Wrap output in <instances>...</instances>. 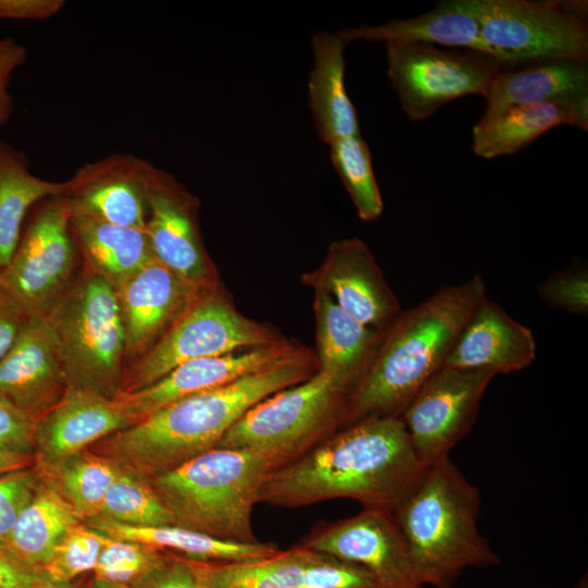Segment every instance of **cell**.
<instances>
[{"label":"cell","instance_id":"6da1fadb","mask_svg":"<svg viewBox=\"0 0 588 588\" xmlns=\"http://www.w3.org/2000/svg\"><path fill=\"white\" fill-rule=\"evenodd\" d=\"M426 468L401 417L372 416L329 434L272 469L261 486L259 502L301 507L351 499L364 509L393 512Z\"/></svg>","mask_w":588,"mask_h":588},{"label":"cell","instance_id":"7a4b0ae2","mask_svg":"<svg viewBox=\"0 0 588 588\" xmlns=\"http://www.w3.org/2000/svg\"><path fill=\"white\" fill-rule=\"evenodd\" d=\"M313 373L311 358L301 350L231 383L176 400L89 449L118 469L148 479L217 448L252 406Z\"/></svg>","mask_w":588,"mask_h":588},{"label":"cell","instance_id":"3957f363","mask_svg":"<svg viewBox=\"0 0 588 588\" xmlns=\"http://www.w3.org/2000/svg\"><path fill=\"white\" fill-rule=\"evenodd\" d=\"M480 275L442 285L427 299L400 313L380 340L367 370L345 399L342 422L395 416L444 366L454 342L486 298Z\"/></svg>","mask_w":588,"mask_h":588},{"label":"cell","instance_id":"277c9868","mask_svg":"<svg viewBox=\"0 0 588 588\" xmlns=\"http://www.w3.org/2000/svg\"><path fill=\"white\" fill-rule=\"evenodd\" d=\"M480 493L450 456L427 466L392 512L424 586L453 588L468 567L500 563L478 528Z\"/></svg>","mask_w":588,"mask_h":588},{"label":"cell","instance_id":"5b68a950","mask_svg":"<svg viewBox=\"0 0 588 588\" xmlns=\"http://www.w3.org/2000/svg\"><path fill=\"white\" fill-rule=\"evenodd\" d=\"M272 470L261 455L242 449H211L148 478L174 525L233 542H258L252 514Z\"/></svg>","mask_w":588,"mask_h":588},{"label":"cell","instance_id":"8992f818","mask_svg":"<svg viewBox=\"0 0 588 588\" xmlns=\"http://www.w3.org/2000/svg\"><path fill=\"white\" fill-rule=\"evenodd\" d=\"M69 387L114 397L121 389L126 338L115 290L97 274L68 289L46 317Z\"/></svg>","mask_w":588,"mask_h":588},{"label":"cell","instance_id":"52a82bcc","mask_svg":"<svg viewBox=\"0 0 588 588\" xmlns=\"http://www.w3.org/2000/svg\"><path fill=\"white\" fill-rule=\"evenodd\" d=\"M346 395L330 376L318 370L252 406L217 448L252 451L275 469L331 434L342 419Z\"/></svg>","mask_w":588,"mask_h":588},{"label":"cell","instance_id":"ba28073f","mask_svg":"<svg viewBox=\"0 0 588 588\" xmlns=\"http://www.w3.org/2000/svg\"><path fill=\"white\" fill-rule=\"evenodd\" d=\"M486 45L509 68L588 59L583 1L468 0Z\"/></svg>","mask_w":588,"mask_h":588},{"label":"cell","instance_id":"9c48e42d","mask_svg":"<svg viewBox=\"0 0 588 588\" xmlns=\"http://www.w3.org/2000/svg\"><path fill=\"white\" fill-rule=\"evenodd\" d=\"M270 329L240 314L220 293L199 290L171 328L140 359L119 393L144 389L179 365L280 341Z\"/></svg>","mask_w":588,"mask_h":588},{"label":"cell","instance_id":"30bf717a","mask_svg":"<svg viewBox=\"0 0 588 588\" xmlns=\"http://www.w3.org/2000/svg\"><path fill=\"white\" fill-rule=\"evenodd\" d=\"M388 76L411 121L432 115L468 95L486 96L494 76L509 68L468 49L419 42H387Z\"/></svg>","mask_w":588,"mask_h":588},{"label":"cell","instance_id":"8fae6325","mask_svg":"<svg viewBox=\"0 0 588 588\" xmlns=\"http://www.w3.org/2000/svg\"><path fill=\"white\" fill-rule=\"evenodd\" d=\"M68 203L44 207L34 218L0 283L28 319L46 318L68 291L74 268Z\"/></svg>","mask_w":588,"mask_h":588},{"label":"cell","instance_id":"7c38bea8","mask_svg":"<svg viewBox=\"0 0 588 588\" xmlns=\"http://www.w3.org/2000/svg\"><path fill=\"white\" fill-rule=\"evenodd\" d=\"M495 376L491 370L443 366L422 384L401 414L422 464L448 456L469 432Z\"/></svg>","mask_w":588,"mask_h":588},{"label":"cell","instance_id":"4fadbf2b","mask_svg":"<svg viewBox=\"0 0 588 588\" xmlns=\"http://www.w3.org/2000/svg\"><path fill=\"white\" fill-rule=\"evenodd\" d=\"M184 560L200 588H377L364 567L302 546L250 562Z\"/></svg>","mask_w":588,"mask_h":588},{"label":"cell","instance_id":"5bb4252c","mask_svg":"<svg viewBox=\"0 0 588 588\" xmlns=\"http://www.w3.org/2000/svg\"><path fill=\"white\" fill-rule=\"evenodd\" d=\"M299 546L364 567L377 588H424L392 512L364 509L319 524Z\"/></svg>","mask_w":588,"mask_h":588},{"label":"cell","instance_id":"9a60e30c","mask_svg":"<svg viewBox=\"0 0 588 588\" xmlns=\"http://www.w3.org/2000/svg\"><path fill=\"white\" fill-rule=\"evenodd\" d=\"M302 281L327 293L347 315L376 330L401 313L372 253L359 238L331 243L321 265L305 273Z\"/></svg>","mask_w":588,"mask_h":588},{"label":"cell","instance_id":"2e32d148","mask_svg":"<svg viewBox=\"0 0 588 588\" xmlns=\"http://www.w3.org/2000/svg\"><path fill=\"white\" fill-rule=\"evenodd\" d=\"M69 388L47 318H30L0 359V397L37 422Z\"/></svg>","mask_w":588,"mask_h":588},{"label":"cell","instance_id":"e0dca14e","mask_svg":"<svg viewBox=\"0 0 588 588\" xmlns=\"http://www.w3.org/2000/svg\"><path fill=\"white\" fill-rule=\"evenodd\" d=\"M136 422L117 396L69 387L35 424L34 466L56 464Z\"/></svg>","mask_w":588,"mask_h":588},{"label":"cell","instance_id":"ac0fdd59","mask_svg":"<svg viewBox=\"0 0 588 588\" xmlns=\"http://www.w3.org/2000/svg\"><path fill=\"white\" fill-rule=\"evenodd\" d=\"M146 192L150 213L145 233L154 258L185 283L197 289L209 287L210 268L187 196L170 177L149 167Z\"/></svg>","mask_w":588,"mask_h":588},{"label":"cell","instance_id":"d6986e66","mask_svg":"<svg viewBox=\"0 0 588 588\" xmlns=\"http://www.w3.org/2000/svg\"><path fill=\"white\" fill-rule=\"evenodd\" d=\"M299 350L285 340H280L265 346L189 360L144 389L118 393L115 396L138 422L176 400L231 383Z\"/></svg>","mask_w":588,"mask_h":588},{"label":"cell","instance_id":"ffe728a7","mask_svg":"<svg viewBox=\"0 0 588 588\" xmlns=\"http://www.w3.org/2000/svg\"><path fill=\"white\" fill-rule=\"evenodd\" d=\"M535 358L532 331L486 297L461 330L444 366L498 375L522 370Z\"/></svg>","mask_w":588,"mask_h":588},{"label":"cell","instance_id":"44dd1931","mask_svg":"<svg viewBox=\"0 0 588 588\" xmlns=\"http://www.w3.org/2000/svg\"><path fill=\"white\" fill-rule=\"evenodd\" d=\"M199 290L182 281L155 258L140 267L115 291L126 350L135 352L147 346L176 319Z\"/></svg>","mask_w":588,"mask_h":588},{"label":"cell","instance_id":"7402d4cb","mask_svg":"<svg viewBox=\"0 0 588 588\" xmlns=\"http://www.w3.org/2000/svg\"><path fill=\"white\" fill-rule=\"evenodd\" d=\"M584 96H588L587 62L540 61L506 68L491 82L479 121L513 107L573 101Z\"/></svg>","mask_w":588,"mask_h":588},{"label":"cell","instance_id":"603a6c76","mask_svg":"<svg viewBox=\"0 0 588 588\" xmlns=\"http://www.w3.org/2000/svg\"><path fill=\"white\" fill-rule=\"evenodd\" d=\"M338 34L346 44L360 39L385 44L419 42L468 49L495 58L481 37L468 0L443 1L431 11L412 19L391 20L377 26L362 25Z\"/></svg>","mask_w":588,"mask_h":588},{"label":"cell","instance_id":"cb8c5ba5","mask_svg":"<svg viewBox=\"0 0 588 588\" xmlns=\"http://www.w3.org/2000/svg\"><path fill=\"white\" fill-rule=\"evenodd\" d=\"M314 310L318 370L348 394L373 358L380 342L379 331L347 315L321 291H315Z\"/></svg>","mask_w":588,"mask_h":588},{"label":"cell","instance_id":"d4e9b609","mask_svg":"<svg viewBox=\"0 0 588 588\" xmlns=\"http://www.w3.org/2000/svg\"><path fill=\"white\" fill-rule=\"evenodd\" d=\"M572 125L588 130V96L573 101L513 107L473 128L475 155L492 159L522 150L551 128Z\"/></svg>","mask_w":588,"mask_h":588},{"label":"cell","instance_id":"484cf974","mask_svg":"<svg viewBox=\"0 0 588 588\" xmlns=\"http://www.w3.org/2000/svg\"><path fill=\"white\" fill-rule=\"evenodd\" d=\"M336 34L317 32L313 37L314 63L308 81V105L319 138L327 145L360 135L356 109L344 83V48Z\"/></svg>","mask_w":588,"mask_h":588},{"label":"cell","instance_id":"4316f807","mask_svg":"<svg viewBox=\"0 0 588 588\" xmlns=\"http://www.w3.org/2000/svg\"><path fill=\"white\" fill-rule=\"evenodd\" d=\"M86 171L93 180L68 203L69 209L105 223L145 230L147 167L111 162Z\"/></svg>","mask_w":588,"mask_h":588},{"label":"cell","instance_id":"83f0119b","mask_svg":"<svg viewBox=\"0 0 588 588\" xmlns=\"http://www.w3.org/2000/svg\"><path fill=\"white\" fill-rule=\"evenodd\" d=\"M102 535L148 544L160 551L200 562H250L279 552L266 542H233L221 540L176 525L130 526L95 517L85 522Z\"/></svg>","mask_w":588,"mask_h":588},{"label":"cell","instance_id":"f1b7e54d","mask_svg":"<svg viewBox=\"0 0 588 588\" xmlns=\"http://www.w3.org/2000/svg\"><path fill=\"white\" fill-rule=\"evenodd\" d=\"M70 224L95 274L115 291L154 258L145 230L105 223L71 210Z\"/></svg>","mask_w":588,"mask_h":588},{"label":"cell","instance_id":"f546056e","mask_svg":"<svg viewBox=\"0 0 588 588\" xmlns=\"http://www.w3.org/2000/svg\"><path fill=\"white\" fill-rule=\"evenodd\" d=\"M79 522L69 504L40 478L34 497L0 547L39 574L57 542Z\"/></svg>","mask_w":588,"mask_h":588},{"label":"cell","instance_id":"4dcf8cb0","mask_svg":"<svg viewBox=\"0 0 588 588\" xmlns=\"http://www.w3.org/2000/svg\"><path fill=\"white\" fill-rule=\"evenodd\" d=\"M68 189L70 183L33 175L19 155L0 145V271L8 267L17 248L21 225L29 207Z\"/></svg>","mask_w":588,"mask_h":588},{"label":"cell","instance_id":"1f68e13d","mask_svg":"<svg viewBox=\"0 0 588 588\" xmlns=\"http://www.w3.org/2000/svg\"><path fill=\"white\" fill-rule=\"evenodd\" d=\"M34 467L83 523L99 515L105 495L119 471L111 462L89 449L56 464Z\"/></svg>","mask_w":588,"mask_h":588},{"label":"cell","instance_id":"d6a6232c","mask_svg":"<svg viewBox=\"0 0 588 588\" xmlns=\"http://www.w3.org/2000/svg\"><path fill=\"white\" fill-rule=\"evenodd\" d=\"M332 164L341 177L358 217L377 220L383 211L382 197L376 181L371 155L360 135L336 139L329 144Z\"/></svg>","mask_w":588,"mask_h":588},{"label":"cell","instance_id":"836d02e7","mask_svg":"<svg viewBox=\"0 0 588 588\" xmlns=\"http://www.w3.org/2000/svg\"><path fill=\"white\" fill-rule=\"evenodd\" d=\"M97 517L130 526L174 525L171 512L148 479L120 469Z\"/></svg>","mask_w":588,"mask_h":588},{"label":"cell","instance_id":"e575fe53","mask_svg":"<svg viewBox=\"0 0 588 588\" xmlns=\"http://www.w3.org/2000/svg\"><path fill=\"white\" fill-rule=\"evenodd\" d=\"M169 553L148 544L107 537L93 578L126 588H138L159 571Z\"/></svg>","mask_w":588,"mask_h":588},{"label":"cell","instance_id":"d590c367","mask_svg":"<svg viewBox=\"0 0 588 588\" xmlns=\"http://www.w3.org/2000/svg\"><path fill=\"white\" fill-rule=\"evenodd\" d=\"M107 536L83 522L71 527L57 542L39 574L49 580L73 584L94 571Z\"/></svg>","mask_w":588,"mask_h":588},{"label":"cell","instance_id":"8d00e7d4","mask_svg":"<svg viewBox=\"0 0 588 588\" xmlns=\"http://www.w3.org/2000/svg\"><path fill=\"white\" fill-rule=\"evenodd\" d=\"M537 293L553 309L587 316V269L584 267H571L552 273L538 284Z\"/></svg>","mask_w":588,"mask_h":588},{"label":"cell","instance_id":"74e56055","mask_svg":"<svg viewBox=\"0 0 588 588\" xmlns=\"http://www.w3.org/2000/svg\"><path fill=\"white\" fill-rule=\"evenodd\" d=\"M39 481L34 466L0 476V546L5 542L19 515L34 497Z\"/></svg>","mask_w":588,"mask_h":588},{"label":"cell","instance_id":"f35d334b","mask_svg":"<svg viewBox=\"0 0 588 588\" xmlns=\"http://www.w3.org/2000/svg\"><path fill=\"white\" fill-rule=\"evenodd\" d=\"M35 424L0 397V452L34 455Z\"/></svg>","mask_w":588,"mask_h":588},{"label":"cell","instance_id":"ab89813d","mask_svg":"<svg viewBox=\"0 0 588 588\" xmlns=\"http://www.w3.org/2000/svg\"><path fill=\"white\" fill-rule=\"evenodd\" d=\"M138 588H200L181 556L170 554L164 565Z\"/></svg>","mask_w":588,"mask_h":588},{"label":"cell","instance_id":"60d3db41","mask_svg":"<svg viewBox=\"0 0 588 588\" xmlns=\"http://www.w3.org/2000/svg\"><path fill=\"white\" fill-rule=\"evenodd\" d=\"M27 316L0 283V359L16 340Z\"/></svg>","mask_w":588,"mask_h":588},{"label":"cell","instance_id":"b9f144b4","mask_svg":"<svg viewBox=\"0 0 588 588\" xmlns=\"http://www.w3.org/2000/svg\"><path fill=\"white\" fill-rule=\"evenodd\" d=\"M63 5V0H0V19L45 20Z\"/></svg>","mask_w":588,"mask_h":588},{"label":"cell","instance_id":"7bdbcfd3","mask_svg":"<svg viewBox=\"0 0 588 588\" xmlns=\"http://www.w3.org/2000/svg\"><path fill=\"white\" fill-rule=\"evenodd\" d=\"M26 59V49L12 38L0 39V122L9 103L8 86L12 73Z\"/></svg>","mask_w":588,"mask_h":588},{"label":"cell","instance_id":"ee69618b","mask_svg":"<svg viewBox=\"0 0 588 588\" xmlns=\"http://www.w3.org/2000/svg\"><path fill=\"white\" fill-rule=\"evenodd\" d=\"M38 576L0 547V588H29Z\"/></svg>","mask_w":588,"mask_h":588},{"label":"cell","instance_id":"f6af8a7d","mask_svg":"<svg viewBox=\"0 0 588 588\" xmlns=\"http://www.w3.org/2000/svg\"><path fill=\"white\" fill-rule=\"evenodd\" d=\"M34 455L0 452V476L10 471L33 467Z\"/></svg>","mask_w":588,"mask_h":588},{"label":"cell","instance_id":"bcb514c9","mask_svg":"<svg viewBox=\"0 0 588 588\" xmlns=\"http://www.w3.org/2000/svg\"><path fill=\"white\" fill-rule=\"evenodd\" d=\"M29 588H77L75 583L73 584H61L47 579L46 577L39 574L38 578Z\"/></svg>","mask_w":588,"mask_h":588},{"label":"cell","instance_id":"7dc6e473","mask_svg":"<svg viewBox=\"0 0 588 588\" xmlns=\"http://www.w3.org/2000/svg\"><path fill=\"white\" fill-rule=\"evenodd\" d=\"M87 588H126V587L110 584V583H105V581H101L91 577Z\"/></svg>","mask_w":588,"mask_h":588},{"label":"cell","instance_id":"c3c4849f","mask_svg":"<svg viewBox=\"0 0 588 588\" xmlns=\"http://www.w3.org/2000/svg\"><path fill=\"white\" fill-rule=\"evenodd\" d=\"M574 588H588V577H587V575L581 577Z\"/></svg>","mask_w":588,"mask_h":588}]
</instances>
